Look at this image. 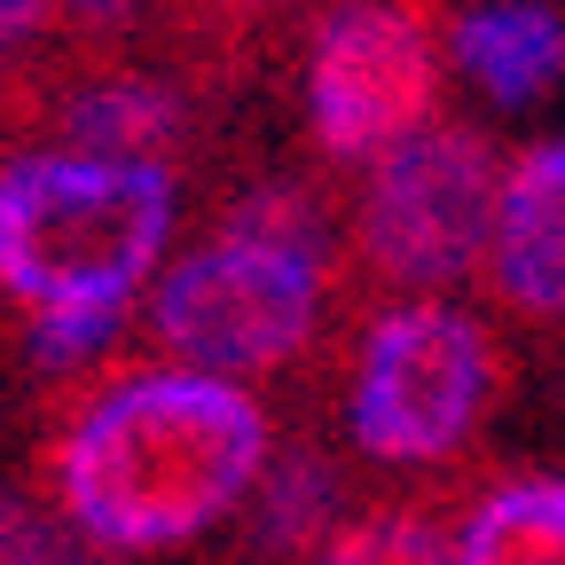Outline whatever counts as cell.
Segmentation results:
<instances>
[{
	"label": "cell",
	"instance_id": "9c48e42d",
	"mask_svg": "<svg viewBox=\"0 0 565 565\" xmlns=\"http://www.w3.org/2000/svg\"><path fill=\"white\" fill-rule=\"evenodd\" d=\"M338 463L322 448H275L267 479L244 503V550L259 565H307L338 526Z\"/></svg>",
	"mask_w": 565,
	"mask_h": 565
},
{
	"label": "cell",
	"instance_id": "4fadbf2b",
	"mask_svg": "<svg viewBox=\"0 0 565 565\" xmlns=\"http://www.w3.org/2000/svg\"><path fill=\"white\" fill-rule=\"evenodd\" d=\"M126 322L118 315H55V322H32V362L40 370H79L118 338Z\"/></svg>",
	"mask_w": 565,
	"mask_h": 565
},
{
	"label": "cell",
	"instance_id": "2e32d148",
	"mask_svg": "<svg viewBox=\"0 0 565 565\" xmlns=\"http://www.w3.org/2000/svg\"><path fill=\"white\" fill-rule=\"evenodd\" d=\"M55 9H63L71 24H87V32H126V24H141L150 0H55Z\"/></svg>",
	"mask_w": 565,
	"mask_h": 565
},
{
	"label": "cell",
	"instance_id": "7a4b0ae2",
	"mask_svg": "<svg viewBox=\"0 0 565 565\" xmlns=\"http://www.w3.org/2000/svg\"><path fill=\"white\" fill-rule=\"evenodd\" d=\"M330 221L291 181H267L221 212V228L196 236L166 275L150 282V330L158 362L204 370V377H275L322 338L330 315Z\"/></svg>",
	"mask_w": 565,
	"mask_h": 565
},
{
	"label": "cell",
	"instance_id": "8992f818",
	"mask_svg": "<svg viewBox=\"0 0 565 565\" xmlns=\"http://www.w3.org/2000/svg\"><path fill=\"white\" fill-rule=\"evenodd\" d=\"M440 110V40L408 0H338L307 47V126L330 158L370 166Z\"/></svg>",
	"mask_w": 565,
	"mask_h": 565
},
{
	"label": "cell",
	"instance_id": "5bb4252c",
	"mask_svg": "<svg viewBox=\"0 0 565 565\" xmlns=\"http://www.w3.org/2000/svg\"><path fill=\"white\" fill-rule=\"evenodd\" d=\"M55 534V519L40 503H24L17 487H0V565H32V550Z\"/></svg>",
	"mask_w": 565,
	"mask_h": 565
},
{
	"label": "cell",
	"instance_id": "e0dca14e",
	"mask_svg": "<svg viewBox=\"0 0 565 565\" xmlns=\"http://www.w3.org/2000/svg\"><path fill=\"white\" fill-rule=\"evenodd\" d=\"M221 9H275V0H221Z\"/></svg>",
	"mask_w": 565,
	"mask_h": 565
},
{
	"label": "cell",
	"instance_id": "ba28073f",
	"mask_svg": "<svg viewBox=\"0 0 565 565\" xmlns=\"http://www.w3.org/2000/svg\"><path fill=\"white\" fill-rule=\"evenodd\" d=\"M448 55L494 110H534L565 79V17L550 0H479L456 17Z\"/></svg>",
	"mask_w": 565,
	"mask_h": 565
},
{
	"label": "cell",
	"instance_id": "7c38bea8",
	"mask_svg": "<svg viewBox=\"0 0 565 565\" xmlns=\"http://www.w3.org/2000/svg\"><path fill=\"white\" fill-rule=\"evenodd\" d=\"M307 565H456V526L433 503H377L345 511Z\"/></svg>",
	"mask_w": 565,
	"mask_h": 565
},
{
	"label": "cell",
	"instance_id": "277c9868",
	"mask_svg": "<svg viewBox=\"0 0 565 565\" xmlns=\"http://www.w3.org/2000/svg\"><path fill=\"white\" fill-rule=\"evenodd\" d=\"M503 345L463 299H393L362 322L345 362V440L385 471L456 463L503 401Z\"/></svg>",
	"mask_w": 565,
	"mask_h": 565
},
{
	"label": "cell",
	"instance_id": "9a60e30c",
	"mask_svg": "<svg viewBox=\"0 0 565 565\" xmlns=\"http://www.w3.org/2000/svg\"><path fill=\"white\" fill-rule=\"evenodd\" d=\"M55 17H63L55 0H0V55H9V47H24V40H40Z\"/></svg>",
	"mask_w": 565,
	"mask_h": 565
},
{
	"label": "cell",
	"instance_id": "52a82bcc",
	"mask_svg": "<svg viewBox=\"0 0 565 565\" xmlns=\"http://www.w3.org/2000/svg\"><path fill=\"white\" fill-rule=\"evenodd\" d=\"M487 282H494V299H503L511 315L565 322V134L511 158Z\"/></svg>",
	"mask_w": 565,
	"mask_h": 565
},
{
	"label": "cell",
	"instance_id": "3957f363",
	"mask_svg": "<svg viewBox=\"0 0 565 565\" xmlns=\"http://www.w3.org/2000/svg\"><path fill=\"white\" fill-rule=\"evenodd\" d=\"M181 221V181L158 158L24 150L0 166V299L32 322L55 315H134L166 275Z\"/></svg>",
	"mask_w": 565,
	"mask_h": 565
},
{
	"label": "cell",
	"instance_id": "30bf717a",
	"mask_svg": "<svg viewBox=\"0 0 565 565\" xmlns=\"http://www.w3.org/2000/svg\"><path fill=\"white\" fill-rule=\"evenodd\" d=\"M456 565H565V471H519L471 494Z\"/></svg>",
	"mask_w": 565,
	"mask_h": 565
},
{
	"label": "cell",
	"instance_id": "8fae6325",
	"mask_svg": "<svg viewBox=\"0 0 565 565\" xmlns=\"http://www.w3.org/2000/svg\"><path fill=\"white\" fill-rule=\"evenodd\" d=\"M63 141L95 158H158L181 141V95L141 79V71H118V79H95L63 103Z\"/></svg>",
	"mask_w": 565,
	"mask_h": 565
},
{
	"label": "cell",
	"instance_id": "6da1fadb",
	"mask_svg": "<svg viewBox=\"0 0 565 565\" xmlns=\"http://www.w3.org/2000/svg\"><path fill=\"white\" fill-rule=\"evenodd\" d=\"M275 463V416L252 385L181 362L103 377L55 424L40 487L55 519L103 557H166L228 526Z\"/></svg>",
	"mask_w": 565,
	"mask_h": 565
},
{
	"label": "cell",
	"instance_id": "5b68a950",
	"mask_svg": "<svg viewBox=\"0 0 565 565\" xmlns=\"http://www.w3.org/2000/svg\"><path fill=\"white\" fill-rule=\"evenodd\" d=\"M503 158L479 126L433 118L362 166L353 189V252L401 299H448L456 282L487 275L494 212H503Z\"/></svg>",
	"mask_w": 565,
	"mask_h": 565
}]
</instances>
